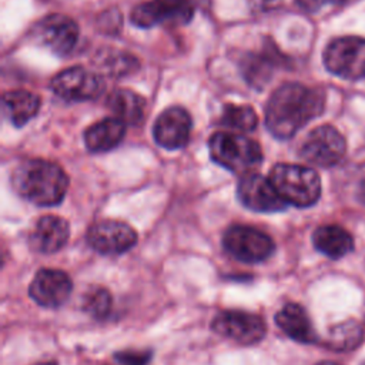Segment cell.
<instances>
[{"label": "cell", "instance_id": "obj_11", "mask_svg": "<svg viewBox=\"0 0 365 365\" xmlns=\"http://www.w3.org/2000/svg\"><path fill=\"white\" fill-rule=\"evenodd\" d=\"M86 238L96 252L103 255H120L137 244L138 235L127 222L101 220L88 228Z\"/></svg>", "mask_w": 365, "mask_h": 365}, {"label": "cell", "instance_id": "obj_19", "mask_svg": "<svg viewBox=\"0 0 365 365\" xmlns=\"http://www.w3.org/2000/svg\"><path fill=\"white\" fill-rule=\"evenodd\" d=\"M312 244L321 254L338 259L354 250L352 235L341 225L325 224L312 232Z\"/></svg>", "mask_w": 365, "mask_h": 365}, {"label": "cell", "instance_id": "obj_20", "mask_svg": "<svg viewBox=\"0 0 365 365\" xmlns=\"http://www.w3.org/2000/svg\"><path fill=\"white\" fill-rule=\"evenodd\" d=\"M3 113L16 127L27 124L40 110L41 100L37 94L27 90H10L1 98Z\"/></svg>", "mask_w": 365, "mask_h": 365}, {"label": "cell", "instance_id": "obj_13", "mask_svg": "<svg viewBox=\"0 0 365 365\" xmlns=\"http://www.w3.org/2000/svg\"><path fill=\"white\" fill-rule=\"evenodd\" d=\"M73 291V281L63 269L41 268L33 277L29 295L40 307L58 308L67 302Z\"/></svg>", "mask_w": 365, "mask_h": 365}, {"label": "cell", "instance_id": "obj_16", "mask_svg": "<svg viewBox=\"0 0 365 365\" xmlns=\"http://www.w3.org/2000/svg\"><path fill=\"white\" fill-rule=\"evenodd\" d=\"M70 225L58 215L40 217L29 235L30 248L40 254H54L68 241Z\"/></svg>", "mask_w": 365, "mask_h": 365}, {"label": "cell", "instance_id": "obj_17", "mask_svg": "<svg viewBox=\"0 0 365 365\" xmlns=\"http://www.w3.org/2000/svg\"><path fill=\"white\" fill-rule=\"evenodd\" d=\"M275 324L291 339L299 344L317 342V334L305 308L297 302H287L275 314Z\"/></svg>", "mask_w": 365, "mask_h": 365}, {"label": "cell", "instance_id": "obj_21", "mask_svg": "<svg viewBox=\"0 0 365 365\" xmlns=\"http://www.w3.org/2000/svg\"><path fill=\"white\" fill-rule=\"evenodd\" d=\"M107 107L124 124H137L144 117L145 100L133 90L117 88L110 93Z\"/></svg>", "mask_w": 365, "mask_h": 365}, {"label": "cell", "instance_id": "obj_12", "mask_svg": "<svg viewBox=\"0 0 365 365\" xmlns=\"http://www.w3.org/2000/svg\"><path fill=\"white\" fill-rule=\"evenodd\" d=\"M33 37L37 43L58 56L68 54L78 40L77 23L64 14H48L33 26Z\"/></svg>", "mask_w": 365, "mask_h": 365}, {"label": "cell", "instance_id": "obj_29", "mask_svg": "<svg viewBox=\"0 0 365 365\" xmlns=\"http://www.w3.org/2000/svg\"><path fill=\"white\" fill-rule=\"evenodd\" d=\"M358 195H359V200L362 204H365V181L361 182L359 185V191H358Z\"/></svg>", "mask_w": 365, "mask_h": 365}, {"label": "cell", "instance_id": "obj_3", "mask_svg": "<svg viewBox=\"0 0 365 365\" xmlns=\"http://www.w3.org/2000/svg\"><path fill=\"white\" fill-rule=\"evenodd\" d=\"M268 177L288 205L307 208L314 205L321 195L319 175L309 167L277 164L271 168Z\"/></svg>", "mask_w": 365, "mask_h": 365}, {"label": "cell", "instance_id": "obj_2", "mask_svg": "<svg viewBox=\"0 0 365 365\" xmlns=\"http://www.w3.org/2000/svg\"><path fill=\"white\" fill-rule=\"evenodd\" d=\"M11 184L24 200L40 207H53L63 201L68 188V177L56 163L31 158L14 168Z\"/></svg>", "mask_w": 365, "mask_h": 365}, {"label": "cell", "instance_id": "obj_28", "mask_svg": "<svg viewBox=\"0 0 365 365\" xmlns=\"http://www.w3.org/2000/svg\"><path fill=\"white\" fill-rule=\"evenodd\" d=\"M346 0H295L297 6L308 13H315L325 6H341Z\"/></svg>", "mask_w": 365, "mask_h": 365}, {"label": "cell", "instance_id": "obj_25", "mask_svg": "<svg viewBox=\"0 0 365 365\" xmlns=\"http://www.w3.org/2000/svg\"><path fill=\"white\" fill-rule=\"evenodd\" d=\"M220 123L231 130L252 131L258 124V115L251 106L225 104Z\"/></svg>", "mask_w": 365, "mask_h": 365}, {"label": "cell", "instance_id": "obj_5", "mask_svg": "<svg viewBox=\"0 0 365 365\" xmlns=\"http://www.w3.org/2000/svg\"><path fill=\"white\" fill-rule=\"evenodd\" d=\"M324 66L345 80L365 77V38L344 36L334 38L324 50Z\"/></svg>", "mask_w": 365, "mask_h": 365}, {"label": "cell", "instance_id": "obj_4", "mask_svg": "<svg viewBox=\"0 0 365 365\" xmlns=\"http://www.w3.org/2000/svg\"><path fill=\"white\" fill-rule=\"evenodd\" d=\"M208 151L212 161L237 174H250L264 158L257 141L230 131L212 134L208 141Z\"/></svg>", "mask_w": 365, "mask_h": 365}, {"label": "cell", "instance_id": "obj_9", "mask_svg": "<svg viewBox=\"0 0 365 365\" xmlns=\"http://www.w3.org/2000/svg\"><path fill=\"white\" fill-rule=\"evenodd\" d=\"M194 14L190 0H150L135 6L130 20L134 26L150 29L158 24L181 26L187 24Z\"/></svg>", "mask_w": 365, "mask_h": 365}, {"label": "cell", "instance_id": "obj_8", "mask_svg": "<svg viewBox=\"0 0 365 365\" xmlns=\"http://www.w3.org/2000/svg\"><path fill=\"white\" fill-rule=\"evenodd\" d=\"M346 151L344 135L332 125L315 127L302 141L299 155L309 164L318 167H332L338 164Z\"/></svg>", "mask_w": 365, "mask_h": 365}, {"label": "cell", "instance_id": "obj_26", "mask_svg": "<svg viewBox=\"0 0 365 365\" xmlns=\"http://www.w3.org/2000/svg\"><path fill=\"white\" fill-rule=\"evenodd\" d=\"M113 308V297L104 287H91L84 294L83 309L94 319H106Z\"/></svg>", "mask_w": 365, "mask_h": 365}, {"label": "cell", "instance_id": "obj_24", "mask_svg": "<svg viewBox=\"0 0 365 365\" xmlns=\"http://www.w3.org/2000/svg\"><path fill=\"white\" fill-rule=\"evenodd\" d=\"M96 66L106 74L111 77L127 76L138 68V60L125 51L110 50L98 54Z\"/></svg>", "mask_w": 365, "mask_h": 365}, {"label": "cell", "instance_id": "obj_23", "mask_svg": "<svg viewBox=\"0 0 365 365\" xmlns=\"http://www.w3.org/2000/svg\"><path fill=\"white\" fill-rule=\"evenodd\" d=\"M365 335L364 327L354 319L335 325L329 332L328 346L338 351H351L361 345Z\"/></svg>", "mask_w": 365, "mask_h": 365}, {"label": "cell", "instance_id": "obj_15", "mask_svg": "<svg viewBox=\"0 0 365 365\" xmlns=\"http://www.w3.org/2000/svg\"><path fill=\"white\" fill-rule=\"evenodd\" d=\"M192 120L190 113L182 107H168L155 120L153 135L158 145L167 150L184 147L191 134Z\"/></svg>", "mask_w": 365, "mask_h": 365}, {"label": "cell", "instance_id": "obj_7", "mask_svg": "<svg viewBox=\"0 0 365 365\" xmlns=\"http://www.w3.org/2000/svg\"><path fill=\"white\" fill-rule=\"evenodd\" d=\"M211 329L240 345H255L265 338L267 322L254 312L225 309L212 318Z\"/></svg>", "mask_w": 365, "mask_h": 365}, {"label": "cell", "instance_id": "obj_31", "mask_svg": "<svg viewBox=\"0 0 365 365\" xmlns=\"http://www.w3.org/2000/svg\"><path fill=\"white\" fill-rule=\"evenodd\" d=\"M33 365H57L56 362H38V364H33Z\"/></svg>", "mask_w": 365, "mask_h": 365}, {"label": "cell", "instance_id": "obj_10", "mask_svg": "<svg viewBox=\"0 0 365 365\" xmlns=\"http://www.w3.org/2000/svg\"><path fill=\"white\" fill-rule=\"evenodd\" d=\"M54 94L67 101L96 100L104 91L103 78L80 66L66 68L56 74L50 83Z\"/></svg>", "mask_w": 365, "mask_h": 365}, {"label": "cell", "instance_id": "obj_22", "mask_svg": "<svg viewBox=\"0 0 365 365\" xmlns=\"http://www.w3.org/2000/svg\"><path fill=\"white\" fill-rule=\"evenodd\" d=\"M281 64L277 51H264L259 54H250L242 61V73L247 81L254 87H264L271 78L272 71Z\"/></svg>", "mask_w": 365, "mask_h": 365}, {"label": "cell", "instance_id": "obj_14", "mask_svg": "<svg viewBox=\"0 0 365 365\" xmlns=\"http://www.w3.org/2000/svg\"><path fill=\"white\" fill-rule=\"evenodd\" d=\"M237 195L244 207L257 212H278L288 207L269 177L261 174H245L237 185Z\"/></svg>", "mask_w": 365, "mask_h": 365}, {"label": "cell", "instance_id": "obj_27", "mask_svg": "<svg viewBox=\"0 0 365 365\" xmlns=\"http://www.w3.org/2000/svg\"><path fill=\"white\" fill-rule=\"evenodd\" d=\"M151 351L144 349H125V351H118L113 355V358L120 364V365H148L151 361Z\"/></svg>", "mask_w": 365, "mask_h": 365}, {"label": "cell", "instance_id": "obj_6", "mask_svg": "<svg viewBox=\"0 0 365 365\" xmlns=\"http://www.w3.org/2000/svg\"><path fill=\"white\" fill-rule=\"evenodd\" d=\"M222 245L235 259L257 264L268 259L275 250L272 238L250 225H231L222 235Z\"/></svg>", "mask_w": 365, "mask_h": 365}, {"label": "cell", "instance_id": "obj_30", "mask_svg": "<svg viewBox=\"0 0 365 365\" xmlns=\"http://www.w3.org/2000/svg\"><path fill=\"white\" fill-rule=\"evenodd\" d=\"M317 365H339V364H336V362H334V361H321V362H318Z\"/></svg>", "mask_w": 365, "mask_h": 365}, {"label": "cell", "instance_id": "obj_1", "mask_svg": "<svg viewBox=\"0 0 365 365\" xmlns=\"http://www.w3.org/2000/svg\"><path fill=\"white\" fill-rule=\"evenodd\" d=\"M325 108V94L319 88L301 83H285L268 98L265 106V125L279 138L288 140Z\"/></svg>", "mask_w": 365, "mask_h": 365}, {"label": "cell", "instance_id": "obj_18", "mask_svg": "<svg viewBox=\"0 0 365 365\" xmlns=\"http://www.w3.org/2000/svg\"><path fill=\"white\" fill-rule=\"evenodd\" d=\"M124 135L125 124L115 117H108L87 127L83 137L88 151L106 153L115 148Z\"/></svg>", "mask_w": 365, "mask_h": 365}]
</instances>
